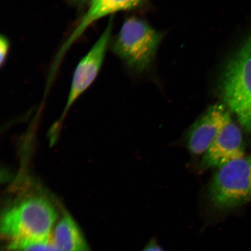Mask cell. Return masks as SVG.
<instances>
[{"instance_id":"obj_8","label":"cell","mask_w":251,"mask_h":251,"mask_svg":"<svg viewBox=\"0 0 251 251\" xmlns=\"http://www.w3.org/2000/svg\"><path fill=\"white\" fill-rule=\"evenodd\" d=\"M141 1L142 0H92L86 14L59 50V55L64 56L74 42L95 22L108 15L136 7Z\"/></svg>"},{"instance_id":"obj_4","label":"cell","mask_w":251,"mask_h":251,"mask_svg":"<svg viewBox=\"0 0 251 251\" xmlns=\"http://www.w3.org/2000/svg\"><path fill=\"white\" fill-rule=\"evenodd\" d=\"M162 34L137 18L125 22L116 38L113 51L132 70L143 72L149 67Z\"/></svg>"},{"instance_id":"obj_9","label":"cell","mask_w":251,"mask_h":251,"mask_svg":"<svg viewBox=\"0 0 251 251\" xmlns=\"http://www.w3.org/2000/svg\"><path fill=\"white\" fill-rule=\"evenodd\" d=\"M52 238L61 251H89L79 227L67 213H64L55 226Z\"/></svg>"},{"instance_id":"obj_5","label":"cell","mask_w":251,"mask_h":251,"mask_svg":"<svg viewBox=\"0 0 251 251\" xmlns=\"http://www.w3.org/2000/svg\"><path fill=\"white\" fill-rule=\"evenodd\" d=\"M112 30V21L110 20L101 35L87 54L81 59L75 70L71 83L67 104L60 119L52 126L50 130V139L55 141L61 129V126L72 105L87 90L98 75L104 60Z\"/></svg>"},{"instance_id":"obj_10","label":"cell","mask_w":251,"mask_h":251,"mask_svg":"<svg viewBox=\"0 0 251 251\" xmlns=\"http://www.w3.org/2000/svg\"><path fill=\"white\" fill-rule=\"evenodd\" d=\"M7 247L11 251H61L55 246L52 237L36 242L8 243Z\"/></svg>"},{"instance_id":"obj_12","label":"cell","mask_w":251,"mask_h":251,"mask_svg":"<svg viewBox=\"0 0 251 251\" xmlns=\"http://www.w3.org/2000/svg\"><path fill=\"white\" fill-rule=\"evenodd\" d=\"M141 251H165L155 239L151 240Z\"/></svg>"},{"instance_id":"obj_1","label":"cell","mask_w":251,"mask_h":251,"mask_svg":"<svg viewBox=\"0 0 251 251\" xmlns=\"http://www.w3.org/2000/svg\"><path fill=\"white\" fill-rule=\"evenodd\" d=\"M36 190L18 194L2 212L0 231L11 242L49 240L58 212L48 197Z\"/></svg>"},{"instance_id":"obj_6","label":"cell","mask_w":251,"mask_h":251,"mask_svg":"<svg viewBox=\"0 0 251 251\" xmlns=\"http://www.w3.org/2000/svg\"><path fill=\"white\" fill-rule=\"evenodd\" d=\"M232 120L224 105L216 103L210 107L193 125L188 135V147L195 155L205 153L219 134Z\"/></svg>"},{"instance_id":"obj_2","label":"cell","mask_w":251,"mask_h":251,"mask_svg":"<svg viewBox=\"0 0 251 251\" xmlns=\"http://www.w3.org/2000/svg\"><path fill=\"white\" fill-rule=\"evenodd\" d=\"M222 84L225 102L251 133V35L229 62Z\"/></svg>"},{"instance_id":"obj_11","label":"cell","mask_w":251,"mask_h":251,"mask_svg":"<svg viewBox=\"0 0 251 251\" xmlns=\"http://www.w3.org/2000/svg\"><path fill=\"white\" fill-rule=\"evenodd\" d=\"M9 42L7 37L1 36L0 38V64L4 65L8 54Z\"/></svg>"},{"instance_id":"obj_7","label":"cell","mask_w":251,"mask_h":251,"mask_svg":"<svg viewBox=\"0 0 251 251\" xmlns=\"http://www.w3.org/2000/svg\"><path fill=\"white\" fill-rule=\"evenodd\" d=\"M244 156L242 133L233 121L223 128L204 153L201 168H221L233 160Z\"/></svg>"},{"instance_id":"obj_3","label":"cell","mask_w":251,"mask_h":251,"mask_svg":"<svg viewBox=\"0 0 251 251\" xmlns=\"http://www.w3.org/2000/svg\"><path fill=\"white\" fill-rule=\"evenodd\" d=\"M213 209L226 212L251 201V155L233 160L216 173L209 189Z\"/></svg>"},{"instance_id":"obj_13","label":"cell","mask_w":251,"mask_h":251,"mask_svg":"<svg viewBox=\"0 0 251 251\" xmlns=\"http://www.w3.org/2000/svg\"><path fill=\"white\" fill-rule=\"evenodd\" d=\"M78 1L82 2H85L87 1H92V0H77Z\"/></svg>"}]
</instances>
